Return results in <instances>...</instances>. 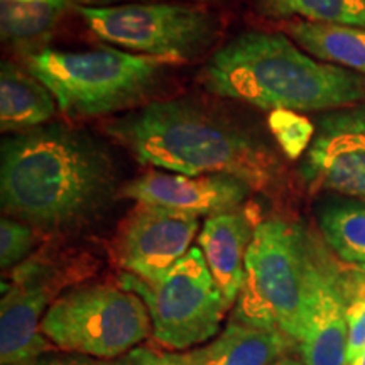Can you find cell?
<instances>
[{"label": "cell", "mask_w": 365, "mask_h": 365, "mask_svg": "<svg viewBox=\"0 0 365 365\" xmlns=\"http://www.w3.org/2000/svg\"><path fill=\"white\" fill-rule=\"evenodd\" d=\"M118 286L132 291L148 307L153 339L170 352H186L220 333L225 299L200 247L154 279L124 272Z\"/></svg>", "instance_id": "ba28073f"}, {"label": "cell", "mask_w": 365, "mask_h": 365, "mask_svg": "<svg viewBox=\"0 0 365 365\" xmlns=\"http://www.w3.org/2000/svg\"><path fill=\"white\" fill-rule=\"evenodd\" d=\"M313 213L319 234L336 257L365 271V200L323 193Z\"/></svg>", "instance_id": "e0dca14e"}, {"label": "cell", "mask_w": 365, "mask_h": 365, "mask_svg": "<svg viewBox=\"0 0 365 365\" xmlns=\"http://www.w3.org/2000/svg\"><path fill=\"white\" fill-rule=\"evenodd\" d=\"M349 365H365V349Z\"/></svg>", "instance_id": "83f0119b"}, {"label": "cell", "mask_w": 365, "mask_h": 365, "mask_svg": "<svg viewBox=\"0 0 365 365\" xmlns=\"http://www.w3.org/2000/svg\"><path fill=\"white\" fill-rule=\"evenodd\" d=\"M262 16L279 21L365 27V0H252Z\"/></svg>", "instance_id": "ffe728a7"}, {"label": "cell", "mask_w": 365, "mask_h": 365, "mask_svg": "<svg viewBox=\"0 0 365 365\" xmlns=\"http://www.w3.org/2000/svg\"><path fill=\"white\" fill-rule=\"evenodd\" d=\"M318 262L307 234L284 218L255 225L234 318L279 330L298 345L312 317Z\"/></svg>", "instance_id": "277c9868"}, {"label": "cell", "mask_w": 365, "mask_h": 365, "mask_svg": "<svg viewBox=\"0 0 365 365\" xmlns=\"http://www.w3.org/2000/svg\"><path fill=\"white\" fill-rule=\"evenodd\" d=\"M267 127L281 153L289 159L304 156L317 130L313 118L293 110L271 112L267 117Z\"/></svg>", "instance_id": "44dd1931"}, {"label": "cell", "mask_w": 365, "mask_h": 365, "mask_svg": "<svg viewBox=\"0 0 365 365\" xmlns=\"http://www.w3.org/2000/svg\"><path fill=\"white\" fill-rule=\"evenodd\" d=\"M364 293H365V287H364Z\"/></svg>", "instance_id": "f546056e"}, {"label": "cell", "mask_w": 365, "mask_h": 365, "mask_svg": "<svg viewBox=\"0 0 365 365\" xmlns=\"http://www.w3.org/2000/svg\"><path fill=\"white\" fill-rule=\"evenodd\" d=\"M124 186L115 154L85 129L56 122L2 140V212L38 230L90 222L122 196Z\"/></svg>", "instance_id": "6da1fadb"}, {"label": "cell", "mask_w": 365, "mask_h": 365, "mask_svg": "<svg viewBox=\"0 0 365 365\" xmlns=\"http://www.w3.org/2000/svg\"><path fill=\"white\" fill-rule=\"evenodd\" d=\"M26 68L70 117H107L154 102L166 81V63L118 48L88 51L41 49L26 56Z\"/></svg>", "instance_id": "5b68a950"}, {"label": "cell", "mask_w": 365, "mask_h": 365, "mask_svg": "<svg viewBox=\"0 0 365 365\" xmlns=\"http://www.w3.org/2000/svg\"><path fill=\"white\" fill-rule=\"evenodd\" d=\"M36 230L29 223L12 217L0 220V266L11 271L27 261V255L36 245Z\"/></svg>", "instance_id": "7402d4cb"}, {"label": "cell", "mask_w": 365, "mask_h": 365, "mask_svg": "<svg viewBox=\"0 0 365 365\" xmlns=\"http://www.w3.org/2000/svg\"><path fill=\"white\" fill-rule=\"evenodd\" d=\"M70 9L71 0H0L2 41L29 48L48 38Z\"/></svg>", "instance_id": "d6986e66"}, {"label": "cell", "mask_w": 365, "mask_h": 365, "mask_svg": "<svg viewBox=\"0 0 365 365\" xmlns=\"http://www.w3.org/2000/svg\"><path fill=\"white\" fill-rule=\"evenodd\" d=\"M58 110L56 98L29 70L14 61L0 68V129L19 134L48 125Z\"/></svg>", "instance_id": "2e32d148"}, {"label": "cell", "mask_w": 365, "mask_h": 365, "mask_svg": "<svg viewBox=\"0 0 365 365\" xmlns=\"http://www.w3.org/2000/svg\"><path fill=\"white\" fill-rule=\"evenodd\" d=\"M41 330L66 352L115 360L148 339L153 325L148 307L135 293L122 286L90 284L59 294Z\"/></svg>", "instance_id": "52a82bcc"}, {"label": "cell", "mask_w": 365, "mask_h": 365, "mask_svg": "<svg viewBox=\"0 0 365 365\" xmlns=\"http://www.w3.org/2000/svg\"><path fill=\"white\" fill-rule=\"evenodd\" d=\"M144 166L180 175H228L254 191L281 188L279 154L261 132L196 98L154 100L103 124Z\"/></svg>", "instance_id": "7a4b0ae2"}, {"label": "cell", "mask_w": 365, "mask_h": 365, "mask_svg": "<svg viewBox=\"0 0 365 365\" xmlns=\"http://www.w3.org/2000/svg\"><path fill=\"white\" fill-rule=\"evenodd\" d=\"M282 31L309 56L365 76V27L296 19Z\"/></svg>", "instance_id": "ac0fdd59"}, {"label": "cell", "mask_w": 365, "mask_h": 365, "mask_svg": "<svg viewBox=\"0 0 365 365\" xmlns=\"http://www.w3.org/2000/svg\"><path fill=\"white\" fill-rule=\"evenodd\" d=\"M200 230L198 217L137 203L118 227L113 255L125 272L154 279L188 254Z\"/></svg>", "instance_id": "8fae6325"}, {"label": "cell", "mask_w": 365, "mask_h": 365, "mask_svg": "<svg viewBox=\"0 0 365 365\" xmlns=\"http://www.w3.org/2000/svg\"><path fill=\"white\" fill-rule=\"evenodd\" d=\"M291 341L284 333L259 328L232 318L210 344L186 352L188 365H274L287 355Z\"/></svg>", "instance_id": "9a60e30c"}, {"label": "cell", "mask_w": 365, "mask_h": 365, "mask_svg": "<svg viewBox=\"0 0 365 365\" xmlns=\"http://www.w3.org/2000/svg\"><path fill=\"white\" fill-rule=\"evenodd\" d=\"M58 274L39 259H27L14 269L4 284L0 303V362L2 365H34L51 352L41 323L56 293Z\"/></svg>", "instance_id": "30bf717a"}, {"label": "cell", "mask_w": 365, "mask_h": 365, "mask_svg": "<svg viewBox=\"0 0 365 365\" xmlns=\"http://www.w3.org/2000/svg\"><path fill=\"white\" fill-rule=\"evenodd\" d=\"M112 365H188V362L186 352H168L139 345L113 360Z\"/></svg>", "instance_id": "cb8c5ba5"}, {"label": "cell", "mask_w": 365, "mask_h": 365, "mask_svg": "<svg viewBox=\"0 0 365 365\" xmlns=\"http://www.w3.org/2000/svg\"><path fill=\"white\" fill-rule=\"evenodd\" d=\"M314 137L298 166L309 193L365 200V100L317 113Z\"/></svg>", "instance_id": "9c48e42d"}, {"label": "cell", "mask_w": 365, "mask_h": 365, "mask_svg": "<svg viewBox=\"0 0 365 365\" xmlns=\"http://www.w3.org/2000/svg\"><path fill=\"white\" fill-rule=\"evenodd\" d=\"M274 365H303V362L294 357H289V355H284V357H281Z\"/></svg>", "instance_id": "4316f807"}, {"label": "cell", "mask_w": 365, "mask_h": 365, "mask_svg": "<svg viewBox=\"0 0 365 365\" xmlns=\"http://www.w3.org/2000/svg\"><path fill=\"white\" fill-rule=\"evenodd\" d=\"M252 191L247 182L228 175L188 176L149 171L125 182L122 196L137 203L208 218L240 210Z\"/></svg>", "instance_id": "7c38bea8"}, {"label": "cell", "mask_w": 365, "mask_h": 365, "mask_svg": "<svg viewBox=\"0 0 365 365\" xmlns=\"http://www.w3.org/2000/svg\"><path fill=\"white\" fill-rule=\"evenodd\" d=\"M75 11L98 39L166 65L203 56L222 29L218 14L196 2H134Z\"/></svg>", "instance_id": "8992f818"}, {"label": "cell", "mask_w": 365, "mask_h": 365, "mask_svg": "<svg viewBox=\"0 0 365 365\" xmlns=\"http://www.w3.org/2000/svg\"><path fill=\"white\" fill-rule=\"evenodd\" d=\"M208 93L261 110L323 113L365 100V76L319 61L289 36L245 31L217 49L198 73Z\"/></svg>", "instance_id": "3957f363"}, {"label": "cell", "mask_w": 365, "mask_h": 365, "mask_svg": "<svg viewBox=\"0 0 365 365\" xmlns=\"http://www.w3.org/2000/svg\"><path fill=\"white\" fill-rule=\"evenodd\" d=\"M255 225L252 215L240 208L208 217L198 234V247L228 309L235 307L244 286L245 255Z\"/></svg>", "instance_id": "5bb4252c"}, {"label": "cell", "mask_w": 365, "mask_h": 365, "mask_svg": "<svg viewBox=\"0 0 365 365\" xmlns=\"http://www.w3.org/2000/svg\"><path fill=\"white\" fill-rule=\"evenodd\" d=\"M190 2H196V4H215V2H220V0H190Z\"/></svg>", "instance_id": "f1b7e54d"}, {"label": "cell", "mask_w": 365, "mask_h": 365, "mask_svg": "<svg viewBox=\"0 0 365 365\" xmlns=\"http://www.w3.org/2000/svg\"><path fill=\"white\" fill-rule=\"evenodd\" d=\"M346 319H349V364L365 349V293L346 299Z\"/></svg>", "instance_id": "603a6c76"}, {"label": "cell", "mask_w": 365, "mask_h": 365, "mask_svg": "<svg viewBox=\"0 0 365 365\" xmlns=\"http://www.w3.org/2000/svg\"><path fill=\"white\" fill-rule=\"evenodd\" d=\"M298 350L303 365H349L345 287L323 264L314 282L312 317Z\"/></svg>", "instance_id": "4fadbf2b"}, {"label": "cell", "mask_w": 365, "mask_h": 365, "mask_svg": "<svg viewBox=\"0 0 365 365\" xmlns=\"http://www.w3.org/2000/svg\"><path fill=\"white\" fill-rule=\"evenodd\" d=\"M73 6L76 7H88V9H107L115 6H124V4L134 2H154V0H71Z\"/></svg>", "instance_id": "484cf974"}, {"label": "cell", "mask_w": 365, "mask_h": 365, "mask_svg": "<svg viewBox=\"0 0 365 365\" xmlns=\"http://www.w3.org/2000/svg\"><path fill=\"white\" fill-rule=\"evenodd\" d=\"M34 365H112L107 360H100L90 355L76 354V352H49L41 357Z\"/></svg>", "instance_id": "d4e9b609"}]
</instances>
